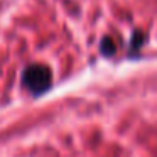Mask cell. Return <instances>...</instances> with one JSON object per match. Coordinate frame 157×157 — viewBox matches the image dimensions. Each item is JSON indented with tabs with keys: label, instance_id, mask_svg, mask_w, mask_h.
<instances>
[{
	"label": "cell",
	"instance_id": "cell-1",
	"mask_svg": "<svg viewBox=\"0 0 157 157\" xmlns=\"http://www.w3.org/2000/svg\"><path fill=\"white\" fill-rule=\"evenodd\" d=\"M22 85L32 95H42L52 85V73L46 64H31L24 69L22 75Z\"/></svg>",
	"mask_w": 157,
	"mask_h": 157
},
{
	"label": "cell",
	"instance_id": "cell-2",
	"mask_svg": "<svg viewBox=\"0 0 157 157\" xmlns=\"http://www.w3.org/2000/svg\"><path fill=\"white\" fill-rule=\"evenodd\" d=\"M100 49H101V54H105V56H112V54H115V51H117L115 42H113L112 37H103L101 44H100Z\"/></svg>",
	"mask_w": 157,
	"mask_h": 157
}]
</instances>
